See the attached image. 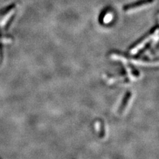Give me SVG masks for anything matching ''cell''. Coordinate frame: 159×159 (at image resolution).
<instances>
[{"instance_id":"3957f363","label":"cell","mask_w":159,"mask_h":159,"mask_svg":"<svg viewBox=\"0 0 159 159\" xmlns=\"http://www.w3.org/2000/svg\"><path fill=\"white\" fill-rule=\"evenodd\" d=\"M153 1L154 0H139V1L136 2L135 3H132L128 5H125L123 7V9L125 11H129L134 9H137L140 7L150 4V3H152L153 2Z\"/></svg>"},{"instance_id":"277c9868","label":"cell","mask_w":159,"mask_h":159,"mask_svg":"<svg viewBox=\"0 0 159 159\" xmlns=\"http://www.w3.org/2000/svg\"><path fill=\"white\" fill-rule=\"evenodd\" d=\"M15 9H16V6L13 7L12 8H11L9 10L7 11V12H5V16L2 18L1 21H0V27L1 28L5 27L7 25V24L8 23V22L11 19V18L13 17V16L15 13Z\"/></svg>"},{"instance_id":"5b68a950","label":"cell","mask_w":159,"mask_h":159,"mask_svg":"<svg viewBox=\"0 0 159 159\" xmlns=\"http://www.w3.org/2000/svg\"><path fill=\"white\" fill-rule=\"evenodd\" d=\"M131 98V93L130 92H128L126 93V94L125 95L124 98L123 99V101H122L121 105L119 106V109H118V112H119V113H121L123 112L124 109L126 108V107L128 104V103L129 102V100H130V99Z\"/></svg>"},{"instance_id":"7a4b0ae2","label":"cell","mask_w":159,"mask_h":159,"mask_svg":"<svg viewBox=\"0 0 159 159\" xmlns=\"http://www.w3.org/2000/svg\"><path fill=\"white\" fill-rule=\"evenodd\" d=\"M158 27H157L150 33H149V34H147L145 36H144V38L140 39L135 45L130 50V53L133 54H137L139 50H141L147 43H149L151 40H154V38L158 39Z\"/></svg>"},{"instance_id":"52a82bcc","label":"cell","mask_w":159,"mask_h":159,"mask_svg":"<svg viewBox=\"0 0 159 159\" xmlns=\"http://www.w3.org/2000/svg\"><path fill=\"white\" fill-rule=\"evenodd\" d=\"M112 19V15L110 13H107L105 16L104 18H103V21H104L105 23H109Z\"/></svg>"},{"instance_id":"6da1fadb","label":"cell","mask_w":159,"mask_h":159,"mask_svg":"<svg viewBox=\"0 0 159 159\" xmlns=\"http://www.w3.org/2000/svg\"><path fill=\"white\" fill-rule=\"evenodd\" d=\"M111 58H112L115 60H120L122 62H123L124 64H126L127 62H131L132 64H134L136 65H140V66H157L158 65V61L156 62L154 61H151V60H145V59H136L134 58H129L127 57H125L124 55L119 54L118 53H113L111 54Z\"/></svg>"},{"instance_id":"8992f818","label":"cell","mask_w":159,"mask_h":159,"mask_svg":"<svg viewBox=\"0 0 159 159\" xmlns=\"http://www.w3.org/2000/svg\"><path fill=\"white\" fill-rule=\"evenodd\" d=\"M96 127H97V130L99 132V137L103 138L105 136V128L103 121L100 120L96 121Z\"/></svg>"}]
</instances>
